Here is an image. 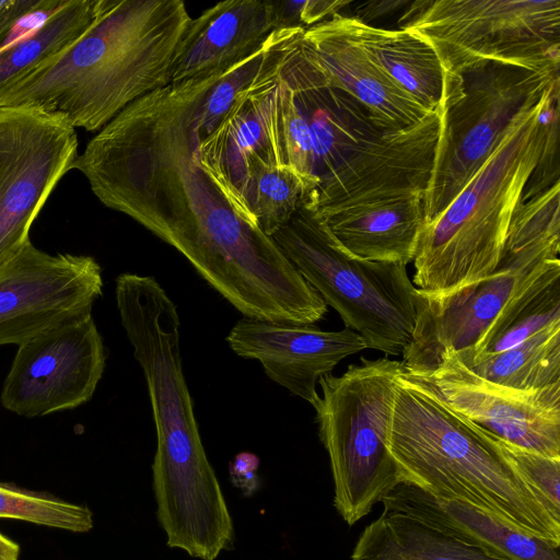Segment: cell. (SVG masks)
Here are the masks:
<instances>
[{"label":"cell","mask_w":560,"mask_h":560,"mask_svg":"<svg viewBox=\"0 0 560 560\" xmlns=\"http://www.w3.org/2000/svg\"><path fill=\"white\" fill-rule=\"evenodd\" d=\"M225 70L131 103L89 141L73 168L104 206L174 247L246 318L314 325L327 313L324 300L200 164L199 107Z\"/></svg>","instance_id":"cell-1"},{"label":"cell","mask_w":560,"mask_h":560,"mask_svg":"<svg viewBox=\"0 0 560 560\" xmlns=\"http://www.w3.org/2000/svg\"><path fill=\"white\" fill-rule=\"evenodd\" d=\"M190 21L182 0H97L91 27L4 89L0 107H37L98 131L131 103L171 84Z\"/></svg>","instance_id":"cell-3"},{"label":"cell","mask_w":560,"mask_h":560,"mask_svg":"<svg viewBox=\"0 0 560 560\" xmlns=\"http://www.w3.org/2000/svg\"><path fill=\"white\" fill-rule=\"evenodd\" d=\"M345 22L394 84L428 110L440 107L444 73L428 43L408 31L372 26L358 18L345 15Z\"/></svg>","instance_id":"cell-22"},{"label":"cell","mask_w":560,"mask_h":560,"mask_svg":"<svg viewBox=\"0 0 560 560\" xmlns=\"http://www.w3.org/2000/svg\"><path fill=\"white\" fill-rule=\"evenodd\" d=\"M245 202L249 224L271 237L303 207V186L289 166L266 164L250 174Z\"/></svg>","instance_id":"cell-28"},{"label":"cell","mask_w":560,"mask_h":560,"mask_svg":"<svg viewBox=\"0 0 560 560\" xmlns=\"http://www.w3.org/2000/svg\"><path fill=\"white\" fill-rule=\"evenodd\" d=\"M226 341L237 355L258 360L270 380L312 406L319 397V378L345 358L366 349L350 328L322 330L246 317L232 327Z\"/></svg>","instance_id":"cell-16"},{"label":"cell","mask_w":560,"mask_h":560,"mask_svg":"<svg viewBox=\"0 0 560 560\" xmlns=\"http://www.w3.org/2000/svg\"><path fill=\"white\" fill-rule=\"evenodd\" d=\"M20 545L0 532V560H20Z\"/></svg>","instance_id":"cell-35"},{"label":"cell","mask_w":560,"mask_h":560,"mask_svg":"<svg viewBox=\"0 0 560 560\" xmlns=\"http://www.w3.org/2000/svg\"><path fill=\"white\" fill-rule=\"evenodd\" d=\"M381 503L501 560H560L558 548L501 518L458 500H443L398 483Z\"/></svg>","instance_id":"cell-21"},{"label":"cell","mask_w":560,"mask_h":560,"mask_svg":"<svg viewBox=\"0 0 560 560\" xmlns=\"http://www.w3.org/2000/svg\"><path fill=\"white\" fill-rule=\"evenodd\" d=\"M387 450L401 482L471 504L560 547V521L504 458L497 438L406 368L395 383Z\"/></svg>","instance_id":"cell-4"},{"label":"cell","mask_w":560,"mask_h":560,"mask_svg":"<svg viewBox=\"0 0 560 560\" xmlns=\"http://www.w3.org/2000/svg\"><path fill=\"white\" fill-rule=\"evenodd\" d=\"M115 298L148 385L158 442L153 491L166 544L192 558L215 560L233 548V521L183 374L177 307L154 278L137 273L117 277Z\"/></svg>","instance_id":"cell-2"},{"label":"cell","mask_w":560,"mask_h":560,"mask_svg":"<svg viewBox=\"0 0 560 560\" xmlns=\"http://www.w3.org/2000/svg\"><path fill=\"white\" fill-rule=\"evenodd\" d=\"M273 242L368 349L402 355L411 345L423 299L407 266L346 253L315 212L301 207Z\"/></svg>","instance_id":"cell-6"},{"label":"cell","mask_w":560,"mask_h":560,"mask_svg":"<svg viewBox=\"0 0 560 560\" xmlns=\"http://www.w3.org/2000/svg\"><path fill=\"white\" fill-rule=\"evenodd\" d=\"M401 361L361 358L340 376H322L314 402L318 435L330 463L334 505L352 526L401 482L387 450V430Z\"/></svg>","instance_id":"cell-7"},{"label":"cell","mask_w":560,"mask_h":560,"mask_svg":"<svg viewBox=\"0 0 560 560\" xmlns=\"http://www.w3.org/2000/svg\"><path fill=\"white\" fill-rule=\"evenodd\" d=\"M97 0H63L28 35L0 46V93L77 42L92 25Z\"/></svg>","instance_id":"cell-25"},{"label":"cell","mask_w":560,"mask_h":560,"mask_svg":"<svg viewBox=\"0 0 560 560\" xmlns=\"http://www.w3.org/2000/svg\"><path fill=\"white\" fill-rule=\"evenodd\" d=\"M559 80L526 105L451 203L423 224L412 283L439 305L497 269L527 183L558 145Z\"/></svg>","instance_id":"cell-5"},{"label":"cell","mask_w":560,"mask_h":560,"mask_svg":"<svg viewBox=\"0 0 560 560\" xmlns=\"http://www.w3.org/2000/svg\"><path fill=\"white\" fill-rule=\"evenodd\" d=\"M61 0H0V46L15 25L28 15L52 8Z\"/></svg>","instance_id":"cell-33"},{"label":"cell","mask_w":560,"mask_h":560,"mask_svg":"<svg viewBox=\"0 0 560 560\" xmlns=\"http://www.w3.org/2000/svg\"><path fill=\"white\" fill-rule=\"evenodd\" d=\"M258 458L249 453H241L238 454L233 464L231 465V476L234 482L240 481L237 483L238 487L243 489L252 490L254 486L257 488V479L256 469L258 467Z\"/></svg>","instance_id":"cell-34"},{"label":"cell","mask_w":560,"mask_h":560,"mask_svg":"<svg viewBox=\"0 0 560 560\" xmlns=\"http://www.w3.org/2000/svg\"><path fill=\"white\" fill-rule=\"evenodd\" d=\"M464 365L491 383L520 390L560 383V320L510 349Z\"/></svg>","instance_id":"cell-26"},{"label":"cell","mask_w":560,"mask_h":560,"mask_svg":"<svg viewBox=\"0 0 560 560\" xmlns=\"http://www.w3.org/2000/svg\"><path fill=\"white\" fill-rule=\"evenodd\" d=\"M278 110L283 162L302 183L303 207L312 209L319 184L312 136L291 90L279 72Z\"/></svg>","instance_id":"cell-30"},{"label":"cell","mask_w":560,"mask_h":560,"mask_svg":"<svg viewBox=\"0 0 560 560\" xmlns=\"http://www.w3.org/2000/svg\"><path fill=\"white\" fill-rule=\"evenodd\" d=\"M294 28L276 30L257 51L226 69L207 91L198 112V135L203 140L228 114L240 93L252 86L280 61Z\"/></svg>","instance_id":"cell-27"},{"label":"cell","mask_w":560,"mask_h":560,"mask_svg":"<svg viewBox=\"0 0 560 560\" xmlns=\"http://www.w3.org/2000/svg\"><path fill=\"white\" fill-rule=\"evenodd\" d=\"M440 392L459 413L516 446L560 457V383L520 390L491 383L444 351L430 366L409 371Z\"/></svg>","instance_id":"cell-14"},{"label":"cell","mask_w":560,"mask_h":560,"mask_svg":"<svg viewBox=\"0 0 560 560\" xmlns=\"http://www.w3.org/2000/svg\"><path fill=\"white\" fill-rule=\"evenodd\" d=\"M0 518L19 520L78 534L90 532L94 525L93 513L85 504L12 482H0Z\"/></svg>","instance_id":"cell-29"},{"label":"cell","mask_w":560,"mask_h":560,"mask_svg":"<svg viewBox=\"0 0 560 560\" xmlns=\"http://www.w3.org/2000/svg\"><path fill=\"white\" fill-rule=\"evenodd\" d=\"M440 126L439 107L412 127L373 137L319 188L311 210L387 190L425 191Z\"/></svg>","instance_id":"cell-17"},{"label":"cell","mask_w":560,"mask_h":560,"mask_svg":"<svg viewBox=\"0 0 560 560\" xmlns=\"http://www.w3.org/2000/svg\"><path fill=\"white\" fill-rule=\"evenodd\" d=\"M275 31L269 1L226 0L206 9L186 28L171 83L236 65L259 50Z\"/></svg>","instance_id":"cell-20"},{"label":"cell","mask_w":560,"mask_h":560,"mask_svg":"<svg viewBox=\"0 0 560 560\" xmlns=\"http://www.w3.org/2000/svg\"><path fill=\"white\" fill-rule=\"evenodd\" d=\"M559 79L497 63L462 75H444L440 135L423 197V224L436 218L466 186L520 112Z\"/></svg>","instance_id":"cell-9"},{"label":"cell","mask_w":560,"mask_h":560,"mask_svg":"<svg viewBox=\"0 0 560 560\" xmlns=\"http://www.w3.org/2000/svg\"><path fill=\"white\" fill-rule=\"evenodd\" d=\"M424 190L374 192L315 210V214L349 255L371 261H413L423 224Z\"/></svg>","instance_id":"cell-19"},{"label":"cell","mask_w":560,"mask_h":560,"mask_svg":"<svg viewBox=\"0 0 560 560\" xmlns=\"http://www.w3.org/2000/svg\"><path fill=\"white\" fill-rule=\"evenodd\" d=\"M559 320L560 260H556L501 311L472 351L452 352L468 364L479 357L510 349Z\"/></svg>","instance_id":"cell-24"},{"label":"cell","mask_w":560,"mask_h":560,"mask_svg":"<svg viewBox=\"0 0 560 560\" xmlns=\"http://www.w3.org/2000/svg\"><path fill=\"white\" fill-rule=\"evenodd\" d=\"M300 44L328 82L360 103L381 130H404L433 113L393 83L349 31L345 15L304 31Z\"/></svg>","instance_id":"cell-18"},{"label":"cell","mask_w":560,"mask_h":560,"mask_svg":"<svg viewBox=\"0 0 560 560\" xmlns=\"http://www.w3.org/2000/svg\"><path fill=\"white\" fill-rule=\"evenodd\" d=\"M279 63L238 94L224 118L198 145L202 168L248 224L245 191L249 175L266 164L285 165L278 110Z\"/></svg>","instance_id":"cell-15"},{"label":"cell","mask_w":560,"mask_h":560,"mask_svg":"<svg viewBox=\"0 0 560 560\" xmlns=\"http://www.w3.org/2000/svg\"><path fill=\"white\" fill-rule=\"evenodd\" d=\"M102 290V269L92 256L51 255L27 242L0 268V346H19L91 312Z\"/></svg>","instance_id":"cell-13"},{"label":"cell","mask_w":560,"mask_h":560,"mask_svg":"<svg viewBox=\"0 0 560 560\" xmlns=\"http://www.w3.org/2000/svg\"><path fill=\"white\" fill-rule=\"evenodd\" d=\"M78 155L75 128L62 114L0 107V268L31 241L32 223Z\"/></svg>","instance_id":"cell-10"},{"label":"cell","mask_w":560,"mask_h":560,"mask_svg":"<svg viewBox=\"0 0 560 560\" xmlns=\"http://www.w3.org/2000/svg\"><path fill=\"white\" fill-rule=\"evenodd\" d=\"M105 362L92 312L71 316L18 346L1 405L25 418L78 408L93 397Z\"/></svg>","instance_id":"cell-11"},{"label":"cell","mask_w":560,"mask_h":560,"mask_svg":"<svg viewBox=\"0 0 560 560\" xmlns=\"http://www.w3.org/2000/svg\"><path fill=\"white\" fill-rule=\"evenodd\" d=\"M351 560H501L406 514L384 511L361 533Z\"/></svg>","instance_id":"cell-23"},{"label":"cell","mask_w":560,"mask_h":560,"mask_svg":"<svg viewBox=\"0 0 560 560\" xmlns=\"http://www.w3.org/2000/svg\"><path fill=\"white\" fill-rule=\"evenodd\" d=\"M560 240H547L502 253L492 275L445 302L420 311L406 370L430 366L444 351H472L501 311L550 265L559 260Z\"/></svg>","instance_id":"cell-12"},{"label":"cell","mask_w":560,"mask_h":560,"mask_svg":"<svg viewBox=\"0 0 560 560\" xmlns=\"http://www.w3.org/2000/svg\"><path fill=\"white\" fill-rule=\"evenodd\" d=\"M399 26L432 47L444 75L497 63L559 77L560 0L415 1Z\"/></svg>","instance_id":"cell-8"},{"label":"cell","mask_w":560,"mask_h":560,"mask_svg":"<svg viewBox=\"0 0 560 560\" xmlns=\"http://www.w3.org/2000/svg\"><path fill=\"white\" fill-rule=\"evenodd\" d=\"M497 442L504 458L560 521V457H549L498 438Z\"/></svg>","instance_id":"cell-31"},{"label":"cell","mask_w":560,"mask_h":560,"mask_svg":"<svg viewBox=\"0 0 560 560\" xmlns=\"http://www.w3.org/2000/svg\"><path fill=\"white\" fill-rule=\"evenodd\" d=\"M276 30H308L329 20L346 5L347 0L269 1Z\"/></svg>","instance_id":"cell-32"}]
</instances>
